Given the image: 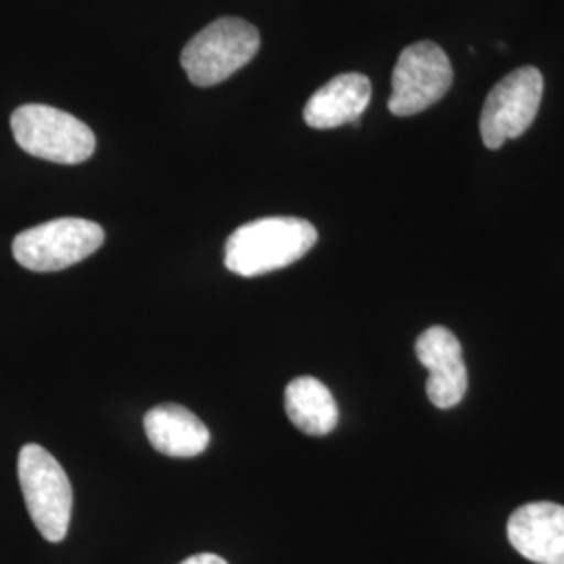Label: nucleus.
<instances>
[{
  "instance_id": "nucleus-1",
  "label": "nucleus",
  "mask_w": 564,
  "mask_h": 564,
  "mask_svg": "<svg viewBox=\"0 0 564 564\" xmlns=\"http://www.w3.org/2000/svg\"><path fill=\"white\" fill-rule=\"evenodd\" d=\"M318 241L314 224L302 218L274 216L242 224L224 247V263L230 272L253 279L282 270L302 260Z\"/></svg>"
},
{
  "instance_id": "nucleus-2",
  "label": "nucleus",
  "mask_w": 564,
  "mask_h": 564,
  "mask_svg": "<svg viewBox=\"0 0 564 564\" xmlns=\"http://www.w3.org/2000/svg\"><path fill=\"white\" fill-rule=\"evenodd\" d=\"M260 32L239 18H223L203 28L182 51V69L195 86H216L237 74L260 51Z\"/></svg>"
},
{
  "instance_id": "nucleus-3",
  "label": "nucleus",
  "mask_w": 564,
  "mask_h": 564,
  "mask_svg": "<svg viewBox=\"0 0 564 564\" xmlns=\"http://www.w3.org/2000/svg\"><path fill=\"white\" fill-rule=\"evenodd\" d=\"M18 475L36 529L46 542L59 544L69 531L74 508V491L63 466L42 445L28 444L21 447Z\"/></svg>"
},
{
  "instance_id": "nucleus-4",
  "label": "nucleus",
  "mask_w": 564,
  "mask_h": 564,
  "mask_svg": "<svg viewBox=\"0 0 564 564\" xmlns=\"http://www.w3.org/2000/svg\"><path fill=\"white\" fill-rule=\"evenodd\" d=\"M11 130L21 149L44 162L76 165L95 155V132L61 109L48 105H23L11 116Z\"/></svg>"
},
{
  "instance_id": "nucleus-5",
  "label": "nucleus",
  "mask_w": 564,
  "mask_h": 564,
  "mask_svg": "<svg viewBox=\"0 0 564 564\" xmlns=\"http://www.w3.org/2000/svg\"><path fill=\"white\" fill-rule=\"evenodd\" d=\"M105 230L84 218H59L20 232L13 241L15 262L32 272H59L97 253Z\"/></svg>"
},
{
  "instance_id": "nucleus-6",
  "label": "nucleus",
  "mask_w": 564,
  "mask_h": 564,
  "mask_svg": "<svg viewBox=\"0 0 564 564\" xmlns=\"http://www.w3.org/2000/svg\"><path fill=\"white\" fill-rule=\"evenodd\" d=\"M544 95V76L538 67L524 65L498 82L485 99L481 139L487 149H500L519 139L538 118Z\"/></svg>"
},
{
  "instance_id": "nucleus-7",
  "label": "nucleus",
  "mask_w": 564,
  "mask_h": 564,
  "mask_svg": "<svg viewBox=\"0 0 564 564\" xmlns=\"http://www.w3.org/2000/svg\"><path fill=\"white\" fill-rule=\"evenodd\" d=\"M454 82V69L444 48L435 42L405 46L395 63L389 97V111L398 118L416 116L442 101Z\"/></svg>"
},
{
  "instance_id": "nucleus-8",
  "label": "nucleus",
  "mask_w": 564,
  "mask_h": 564,
  "mask_svg": "<svg viewBox=\"0 0 564 564\" xmlns=\"http://www.w3.org/2000/svg\"><path fill=\"white\" fill-rule=\"evenodd\" d=\"M416 358L429 370L426 398L440 410L463 402L468 389V372L463 345L445 326H431L416 341Z\"/></svg>"
},
{
  "instance_id": "nucleus-9",
  "label": "nucleus",
  "mask_w": 564,
  "mask_h": 564,
  "mask_svg": "<svg viewBox=\"0 0 564 564\" xmlns=\"http://www.w3.org/2000/svg\"><path fill=\"white\" fill-rule=\"evenodd\" d=\"M508 542L531 563L564 564V506H521L508 521Z\"/></svg>"
},
{
  "instance_id": "nucleus-10",
  "label": "nucleus",
  "mask_w": 564,
  "mask_h": 564,
  "mask_svg": "<svg viewBox=\"0 0 564 564\" xmlns=\"http://www.w3.org/2000/svg\"><path fill=\"white\" fill-rule=\"evenodd\" d=\"M372 97L370 80L362 74H341L326 82L305 102L303 120L314 130H333L358 123Z\"/></svg>"
},
{
  "instance_id": "nucleus-11",
  "label": "nucleus",
  "mask_w": 564,
  "mask_h": 564,
  "mask_svg": "<svg viewBox=\"0 0 564 564\" xmlns=\"http://www.w3.org/2000/svg\"><path fill=\"white\" fill-rule=\"evenodd\" d=\"M144 431L151 445L172 458L199 456L209 445V429L178 403H162L147 412Z\"/></svg>"
},
{
  "instance_id": "nucleus-12",
  "label": "nucleus",
  "mask_w": 564,
  "mask_h": 564,
  "mask_svg": "<svg viewBox=\"0 0 564 564\" xmlns=\"http://www.w3.org/2000/svg\"><path fill=\"white\" fill-rule=\"evenodd\" d=\"M284 410L289 421L312 437L328 435L339 423V408L333 393L314 377H300L286 384Z\"/></svg>"
},
{
  "instance_id": "nucleus-13",
  "label": "nucleus",
  "mask_w": 564,
  "mask_h": 564,
  "mask_svg": "<svg viewBox=\"0 0 564 564\" xmlns=\"http://www.w3.org/2000/svg\"><path fill=\"white\" fill-rule=\"evenodd\" d=\"M181 564H228L224 561L223 556H218V554H209V552H205V554H195V556H191V558H186V561H182Z\"/></svg>"
}]
</instances>
